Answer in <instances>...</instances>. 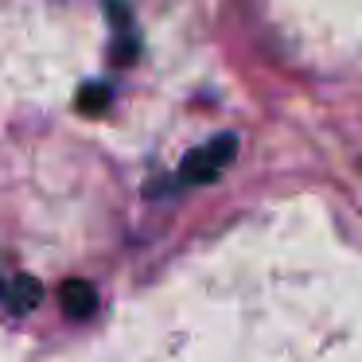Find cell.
I'll return each mask as SVG.
<instances>
[{
	"label": "cell",
	"instance_id": "cell-1",
	"mask_svg": "<svg viewBox=\"0 0 362 362\" xmlns=\"http://www.w3.org/2000/svg\"><path fill=\"white\" fill-rule=\"evenodd\" d=\"M234 148H238V141H234V136H214L211 144L195 148L187 160H183L180 180H183V183H211L214 175H218L222 168H226L230 160H234Z\"/></svg>",
	"mask_w": 362,
	"mask_h": 362
},
{
	"label": "cell",
	"instance_id": "cell-2",
	"mask_svg": "<svg viewBox=\"0 0 362 362\" xmlns=\"http://www.w3.org/2000/svg\"><path fill=\"white\" fill-rule=\"evenodd\" d=\"M59 300H63L66 315H74V320H86V315L98 308V296H94V288H90L86 281H66L63 292H59Z\"/></svg>",
	"mask_w": 362,
	"mask_h": 362
},
{
	"label": "cell",
	"instance_id": "cell-3",
	"mask_svg": "<svg viewBox=\"0 0 362 362\" xmlns=\"http://www.w3.org/2000/svg\"><path fill=\"white\" fill-rule=\"evenodd\" d=\"M8 300L20 308V312H24V308H32L35 300H40V288H35L32 276H20V281H16V296H8Z\"/></svg>",
	"mask_w": 362,
	"mask_h": 362
},
{
	"label": "cell",
	"instance_id": "cell-4",
	"mask_svg": "<svg viewBox=\"0 0 362 362\" xmlns=\"http://www.w3.org/2000/svg\"><path fill=\"white\" fill-rule=\"evenodd\" d=\"M0 296H4V288H0Z\"/></svg>",
	"mask_w": 362,
	"mask_h": 362
}]
</instances>
